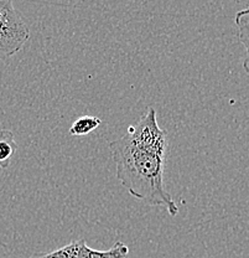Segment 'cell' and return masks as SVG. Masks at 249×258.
I'll return each instance as SVG.
<instances>
[{
	"label": "cell",
	"instance_id": "6da1fadb",
	"mask_svg": "<svg viewBox=\"0 0 249 258\" xmlns=\"http://www.w3.org/2000/svg\"><path fill=\"white\" fill-rule=\"evenodd\" d=\"M120 184L136 200L150 206H165L173 217L179 208L164 186L168 136L157 124L152 107L130 125L120 139L109 143Z\"/></svg>",
	"mask_w": 249,
	"mask_h": 258
},
{
	"label": "cell",
	"instance_id": "7a4b0ae2",
	"mask_svg": "<svg viewBox=\"0 0 249 258\" xmlns=\"http://www.w3.org/2000/svg\"><path fill=\"white\" fill-rule=\"evenodd\" d=\"M29 37L28 25L12 0H0V60L18 53Z\"/></svg>",
	"mask_w": 249,
	"mask_h": 258
},
{
	"label": "cell",
	"instance_id": "3957f363",
	"mask_svg": "<svg viewBox=\"0 0 249 258\" xmlns=\"http://www.w3.org/2000/svg\"><path fill=\"white\" fill-rule=\"evenodd\" d=\"M30 258H129V248L118 241L111 248L98 251L88 247L85 240H77L50 253H36Z\"/></svg>",
	"mask_w": 249,
	"mask_h": 258
},
{
	"label": "cell",
	"instance_id": "277c9868",
	"mask_svg": "<svg viewBox=\"0 0 249 258\" xmlns=\"http://www.w3.org/2000/svg\"><path fill=\"white\" fill-rule=\"evenodd\" d=\"M234 23L238 30V39L245 48V56L243 60V69L249 77V8L239 10L234 16Z\"/></svg>",
	"mask_w": 249,
	"mask_h": 258
},
{
	"label": "cell",
	"instance_id": "5b68a950",
	"mask_svg": "<svg viewBox=\"0 0 249 258\" xmlns=\"http://www.w3.org/2000/svg\"><path fill=\"white\" fill-rule=\"evenodd\" d=\"M18 150L13 132L8 129L0 131V169H8L12 163L13 157Z\"/></svg>",
	"mask_w": 249,
	"mask_h": 258
},
{
	"label": "cell",
	"instance_id": "8992f818",
	"mask_svg": "<svg viewBox=\"0 0 249 258\" xmlns=\"http://www.w3.org/2000/svg\"><path fill=\"white\" fill-rule=\"evenodd\" d=\"M102 124V120L98 117L93 115H83V117L77 118L73 124L69 128V134L71 136H87L92 133Z\"/></svg>",
	"mask_w": 249,
	"mask_h": 258
}]
</instances>
